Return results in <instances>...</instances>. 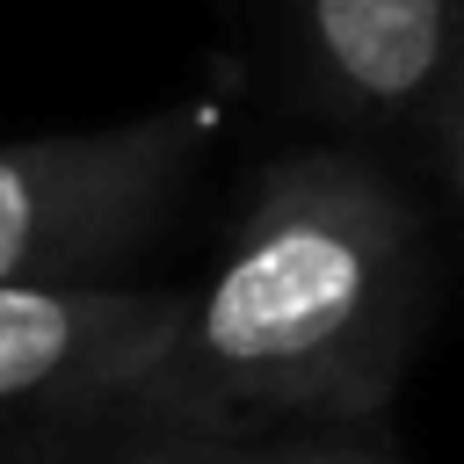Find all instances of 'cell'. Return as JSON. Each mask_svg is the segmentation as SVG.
<instances>
[{
  "label": "cell",
  "mask_w": 464,
  "mask_h": 464,
  "mask_svg": "<svg viewBox=\"0 0 464 464\" xmlns=\"http://www.w3.org/2000/svg\"><path fill=\"white\" fill-rule=\"evenodd\" d=\"M304 102L355 130L435 123L464 58V0H290Z\"/></svg>",
  "instance_id": "3957f363"
},
{
  "label": "cell",
  "mask_w": 464,
  "mask_h": 464,
  "mask_svg": "<svg viewBox=\"0 0 464 464\" xmlns=\"http://www.w3.org/2000/svg\"><path fill=\"white\" fill-rule=\"evenodd\" d=\"M102 464H399L384 420H254V413H181L116 399L102 406Z\"/></svg>",
  "instance_id": "5b68a950"
},
{
  "label": "cell",
  "mask_w": 464,
  "mask_h": 464,
  "mask_svg": "<svg viewBox=\"0 0 464 464\" xmlns=\"http://www.w3.org/2000/svg\"><path fill=\"white\" fill-rule=\"evenodd\" d=\"M428 304L413 203L362 152L276 160L130 399L254 420H384Z\"/></svg>",
  "instance_id": "6da1fadb"
},
{
  "label": "cell",
  "mask_w": 464,
  "mask_h": 464,
  "mask_svg": "<svg viewBox=\"0 0 464 464\" xmlns=\"http://www.w3.org/2000/svg\"><path fill=\"white\" fill-rule=\"evenodd\" d=\"M181 290L80 283V290H0V413H102L145 384Z\"/></svg>",
  "instance_id": "277c9868"
},
{
  "label": "cell",
  "mask_w": 464,
  "mask_h": 464,
  "mask_svg": "<svg viewBox=\"0 0 464 464\" xmlns=\"http://www.w3.org/2000/svg\"><path fill=\"white\" fill-rule=\"evenodd\" d=\"M218 102H174L109 130L0 145V290L109 283L188 188Z\"/></svg>",
  "instance_id": "7a4b0ae2"
},
{
  "label": "cell",
  "mask_w": 464,
  "mask_h": 464,
  "mask_svg": "<svg viewBox=\"0 0 464 464\" xmlns=\"http://www.w3.org/2000/svg\"><path fill=\"white\" fill-rule=\"evenodd\" d=\"M435 138H442V181H450V196L464 203V58H457L450 94H442V109H435Z\"/></svg>",
  "instance_id": "8992f818"
}]
</instances>
